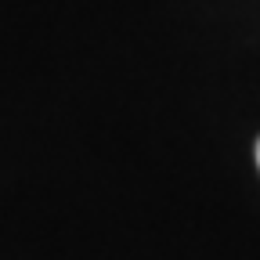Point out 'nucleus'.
<instances>
[{
  "mask_svg": "<svg viewBox=\"0 0 260 260\" xmlns=\"http://www.w3.org/2000/svg\"><path fill=\"white\" fill-rule=\"evenodd\" d=\"M256 162H260V141H256Z\"/></svg>",
  "mask_w": 260,
  "mask_h": 260,
  "instance_id": "obj_1",
  "label": "nucleus"
}]
</instances>
